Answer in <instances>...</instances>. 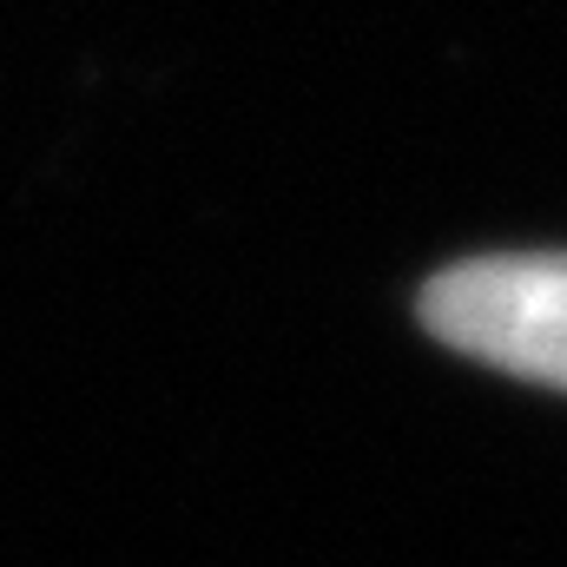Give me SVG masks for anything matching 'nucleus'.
I'll return each mask as SVG.
<instances>
[{
  "label": "nucleus",
  "mask_w": 567,
  "mask_h": 567,
  "mask_svg": "<svg viewBox=\"0 0 567 567\" xmlns=\"http://www.w3.org/2000/svg\"><path fill=\"white\" fill-rule=\"evenodd\" d=\"M423 323L475 363L567 390V251L468 258L429 278Z\"/></svg>",
  "instance_id": "nucleus-1"
}]
</instances>
